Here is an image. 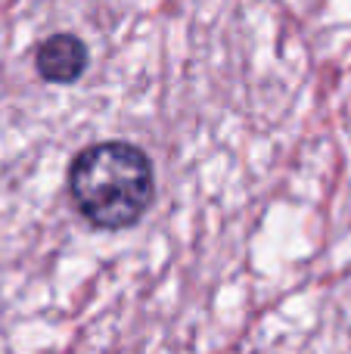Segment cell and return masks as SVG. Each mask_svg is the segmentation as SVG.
<instances>
[{
  "label": "cell",
  "mask_w": 351,
  "mask_h": 354,
  "mask_svg": "<svg viewBox=\"0 0 351 354\" xmlns=\"http://www.w3.org/2000/svg\"><path fill=\"white\" fill-rule=\"evenodd\" d=\"M87 62H91L87 44L81 37L68 35V31L44 37L35 50V68L50 84H72V81H78L87 72Z\"/></svg>",
  "instance_id": "cell-2"
},
{
  "label": "cell",
  "mask_w": 351,
  "mask_h": 354,
  "mask_svg": "<svg viewBox=\"0 0 351 354\" xmlns=\"http://www.w3.org/2000/svg\"><path fill=\"white\" fill-rule=\"evenodd\" d=\"M153 162L134 143H91L68 165V196L81 218L99 230L134 227L153 205Z\"/></svg>",
  "instance_id": "cell-1"
}]
</instances>
